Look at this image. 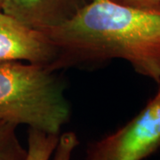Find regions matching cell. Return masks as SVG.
<instances>
[{
	"label": "cell",
	"mask_w": 160,
	"mask_h": 160,
	"mask_svg": "<svg viewBox=\"0 0 160 160\" xmlns=\"http://www.w3.org/2000/svg\"><path fill=\"white\" fill-rule=\"evenodd\" d=\"M160 147V87L133 118L88 145L85 160H144Z\"/></svg>",
	"instance_id": "3957f363"
},
{
	"label": "cell",
	"mask_w": 160,
	"mask_h": 160,
	"mask_svg": "<svg viewBox=\"0 0 160 160\" xmlns=\"http://www.w3.org/2000/svg\"><path fill=\"white\" fill-rule=\"evenodd\" d=\"M17 125L0 120V160H27L28 150L20 142Z\"/></svg>",
	"instance_id": "8992f818"
},
{
	"label": "cell",
	"mask_w": 160,
	"mask_h": 160,
	"mask_svg": "<svg viewBox=\"0 0 160 160\" xmlns=\"http://www.w3.org/2000/svg\"><path fill=\"white\" fill-rule=\"evenodd\" d=\"M54 72L42 64L0 62V120L59 135L71 109Z\"/></svg>",
	"instance_id": "7a4b0ae2"
},
{
	"label": "cell",
	"mask_w": 160,
	"mask_h": 160,
	"mask_svg": "<svg viewBox=\"0 0 160 160\" xmlns=\"http://www.w3.org/2000/svg\"><path fill=\"white\" fill-rule=\"evenodd\" d=\"M79 141L74 132H65L60 133L56 148L50 160H71V157Z\"/></svg>",
	"instance_id": "ba28073f"
},
{
	"label": "cell",
	"mask_w": 160,
	"mask_h": 160,
	"mask_svg": "<svg viewBox=\"0 0 160 160\" xmlns=\"http://www.w3.org/2000/svg\"><path fill=\"white\" fill-rule=\"evenodd\" d=\"M56 57L57 48L43 31L0 11V62L25 61L49 66Z\"/></svg>",
	"instance_id": "277c9868"
},
{
	"label": "cell",
	"mask_w": 160,
	"mask_h": 160,
	"mask_svg": "<svg viewBox=\"0 0 160 160\" xmlns=\"http://www.w3.org/2000/svg\"><path fill=\"white\" fill-rule=\"evenodd\" d=\"M125 5L138 7H151L160 5V0H115Z\"/></svg>",
	"instance_id": "9c48e42d"
},
{
	"label": "cell",
	"mask_w": 160,
	"mask_h": 160,
	"mask_svg": "<svg viewBox=\"0 0 160 160\" xmlns=\"http://www.w3.org/2000/svg\"><path fill=\"white\" fill-rule=\"evenodd\" d=\"M89 0H2L1 11L31 29L44 31L66 22Z\"/></svg>",
	"instance_id": "5b68a950"
},
{
	"label": "cell",
	"mask_w": 160,
	"mask_h": 160,
	"mask_svg": "<svg viewBox=\"0 0 160 160\" xmlns=\"http://www.w3.org/2000/svg\"><path fill=\"white\" fill-rule=\"evenodd\" d=\"M59 135L29 128L27 160H50L57 146Z\"/></svg>",
	"instance_id": "52a82bcc"
},
{
	"label": "cell",
	"mask_w": 160,
	"mask_h": 160,
	"mask_svg": "<svg viewBox=\"0 0 160 160\" xmlns=\"http://www.w3.org/2000/svg\"><path fill=\"white\" fill-rule=\"evenodd\" d=\"M57 48L52 71L122 59L160 84V5L89 0L71 19L43 31Z\"/></svg>",
	"instance_id": "6da1fadb"
},
{
	"label": "cell",
	"mask_w": 160,
	"mask_h": 160,
	"mask_svg": "<svg viewBox=\"0 0 160 160\" xmlns=\"http://www.w3.org/2000/svg\"><path fill=\"white\" fill-rule=\"evenodd\" d=\"M1 4H2V0H0V11H1Z\"/></svg>",
	"instance_id": "30bf717a"
}]
</instances>
